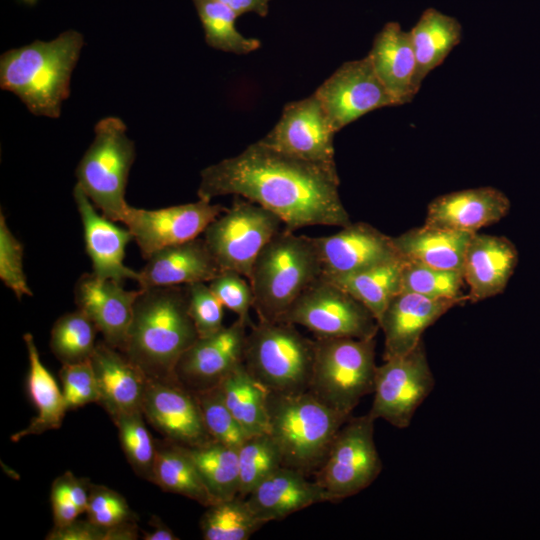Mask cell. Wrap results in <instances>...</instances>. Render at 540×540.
<instances>
[{"instance_id":"1","label":"cell","mask_w":540,"mask_h":540,"mask_svg":"<svg viewBox=\"0 0 540 540\" xmlns=\"http://www.w3.org/2000/svg\"><path fill=\"white\" fill-rule=\"evenodd\" d=\"M336 165L306 161L260 141L201 171L199 199L235 195L274 213L284 228L345 227L351 223L339 194Z\"/></svg>"},{"instance_id":"2","label":"cell","mask_w":540,"mask_h":540,"mask_svg":"<svg viewBox=\"0 0 540 540\" xmlns=\"http://www.w3.org/2000/svg\"><path fill=\"white\" fill-rule=\"evenodd\" d=\"M198 338L185 285L140 288L123 353L148 378L176 381L179 359Z\"/></svg>"},{"instance_id":"3","label":"cell","mask_w":540,"mask_h":540,"mask_svg":"<svg viewBox=\"0 0 540 540\" xmlns=\"http://www.w3.org/2000/svg\"><path fill=\"white\" fill-rule=\"evenodd\" d=\"M83 46V35L71 29L50 41L10 49L0 58V86L33 115L58 118Z\"/></svg>"},{"instance_id":"4","label":"cell","mask_w":540,"mask_h":540,"mask_svg":"<svg viewBox=\"0 0 540 540\" xmlns=\"http://www.w3.org/2000/svg\"><path fill=\"white\" fill-rule=\"evenodd\" d=\"M321 277L313 237L283 228L261 250L249 278L259 320L282 321L293 303Z\"/></svg>"},{"instance_id":"5","label":"cell","mask_w":540,"mask_h":540,"mask_svg":"<svg viewBox=\"0 0 540 540\" xmlns=\"http://www.w3.org/2000/svg\"><path fill=\"white\" fill-rule=\"evenodd\" d=\"M351 416L325 405L310 391L268 395L269 434L279 448L282 466L307 475L321 466Z\"/></svg>"},{"instance_id":"6","label":"cell","mask_w":540,"mask_h":540,"mask_svg":"<svg viewBox=\"0 0 540 540\" xmlns=\"http://www.w3.org/2000/svg\"><path fill=\"white\" fill-rule=\"evenodd\" d=\"M315 357V340L294 324L259 320L247 332L243 363L269 392L308 391Z\"/></svg>"},{"instance_id":"7","label":"cell","mask_w":540,"mask_h":540,"mask_svg":"<svg viewBox=\"0 0 540 540\" xmlns=\"http://www.w3.org/2000/svg\"><path fill=\"white\" fill-rule=\"evenodd\" d=\"M308 391L330 408L351 415L360 400L373 392L375 338L316 337Z\"/></svg>"},{"instance_id":"8","label":"cell","mask_w":540,"mask_h":540,"mask_svg":"<svg viewBox=\"0 0 540 540\" xmlns=\"http://www.w3.org/2000/svg\"><path fill=\"white\" fill-rule=\"evenodd\" d=\"M94 134L76 168V184L103 215L120 222L128 206L125 192L136 156L135 145L127 135L125 123L118 117L101 119L95 125Z\"/></svg>"},{"instance_id":"9","label":"cell","mask_w":540,"mask_h":540,"mask_svg":"<svg viewBox=\"0 0 540 540\" xmlns=\"http://www.w3.org/2000/svg\"><path fill=\"white\" fill-rule=\"evenodd\" d=\"M374 421L369 413L350 417L336 434L315 472L316 482L332 503L354 496L369 487L382 470L374 441Z\"/></svg>"},{"instance_id":"10","label":"cell","mask_w":540,"mask_h":540,"mask_svg":"<svg viewBox=\"0 0 540 540\" xmlns=\"http://www.w3.org/2000/svg\"><path fill=\"white\" fill-rule=\"evenodd\" d=\"M237 198L208 225L203 239L222 270L236 271L249 280L256 258L283 223L266 208Z\"/></svg>"},{"instance_id":"11","label":"cell","mask_w":540,"mask_h":540,"mask_svg":"<svg viewBox=\"0 0 540 540\" xmlns=\"http://www.w3.org/2000/svg\"><path fill=\"white\" fill-rule=\"evenodd\" d=\"M280 322L303 326L316 337L326 338H375L380 329L366 306L323 277L293 303Z\"/></svg>"},{"instance_id":"12","label":"cell","mask_w":540,"mask_h":540,"mask_svg":"<svg viewBox=\"0 0 540 540\" xmlns=\"http://www.w3.org/2000/svg\"><path fill=\"white\" fill-rule=\"evenodd\" d=\"M435 386L423 340L405 355L384 360L377 366L374 398L369 415L391 425L407 428Z\"/></svg>"},{"instance_id":"13","label":"cell","mask_w":540,"mask_h":540,"mask_svg":"<svg viewBox=\"0 0 540 540\" xmlns=\"http://www.w3.org/2000/svg\"><path fill=\"white\" fill-rule=\"evenodd\" d=\"M226 209L203 199L155 210L128 205L120 222L125 224L141 255L147 259L162 248L198 238Z\"/></svg>"},{"instance_id":"14","label":"cell","mask_w":540,"mask_h":540,"mask_svg":"<svg viewBox=\"0 0 540 540\" xmlns=\"http://www.w3.org/2000/svg\"><path fill=\"white\" fill-rule=\"evenodd\" d=\"M315 94L336 133L373 110L398 106L368 56L343 63Z\"/></svg>"},{"instance_id":"15","label":"cell","mask_w":540,"mask_h":540,"mask_svg":"<svg viewBox=\"0 0 540 540\" xmlns=\"http://www.w3.org/2000/svg\"><path fill=\"white\" fill-rule=\"evenodd\" d=\"M335 130L316 94L285 105L263 144L291 156L326 165H335Z\"/></svg>"},{"instance_id":"16","label":"cell","mask_w":540,"mask_h":540,"mask_svg":"<svg viewBox=\"0 0 540 540\" xmlns=\"http://www.w3.org/2000/svg\"><path fill=\"white\" fill-rule=\"evenodd\" d=\"M313 241L326 279L402 259L393 237L364 222H351L332 235L313 237Z\"/></svg>"},{"instance_id":"17","label":"cell","mask_w":540,"mask_h":540,"mask_svg":"<svg viewBox=\"0 0 540 540\" xmlns=\"http://www.w3.org/2000/svg\"><path fill=\"white\" fill-rule=\"evenodd\" d=\"M248 329L249 325L237 318L218 332L199 337L179 359L176 381L193 393L218 386L243 363Z\"/></svg>"},{"instance_id":"18","label":"cell","mask_w":540,"mask_h":540,"mask_svg":"<svg viewBox=\"0 0 540 540\" xmlns=\"http://www.w3.org/2000/svg\"><path fill=\"white\" fill-rule=\"evenodd\" d=\"M142 411L169 441L194 447L212 440L194 393L175 380L148 378Z\"/></svg>"},{"instance_id":"19","label":"cell","mask_w":540,"mask_h":540,"mask_svg":"<svg viewBox=\"0 0 540 540\" xmlns=\"http://www.w3.org/2000/svg\"><path fill=\"white\" fill-rule=\"evenodd\" d=\"M468 301V295L455 299H433L411 292L398 293L379 320L384 334L383 359L410 352L422 341V335L429 326L453 307Z\"/></svg>"},{"instance_id":"20","label":"cell","mask_w":540,"mask_h":540,"mask_svg":"<svg viewBox=\"0 0 540 540\" xmlns=\"http://www.w3.org/2000/svg\"><path fill=\"white\" fill-rule=\"evenodd\" d=\"M75 303L96 325L104 341L123 352L139 290H126L112 279L83 274L75 285Z\"/></svg>"},{"instance_id":"21","label":"cell","mask_w":540,"mask_h":540,"mask_svg":"<svg viewBox=\"0 0 540 540\" xmlns=\"http://www.w3.org/2000/svg\"><path fill=\"white\" fill-rule=\"evenodd\" d=\"M73 196L83 226L85 249L91 260L92 273L99 278L119 283L124 280L137 281L139 272L124 264L126 247L133 239L130 231L119 227L105 215H100L77 184Z\"/></svg>"},{"instance_id":"22","label":"cell","mask_w":540,"mask_h":540,"mask_svg":"<svg viewBox=\"0 0 540 540\" xmlns=\"http://www.w3.org/2000/svg\"><path fill=\"white\" fill-rule=\"evenodd\" d=\"M508 197L494 187H477L441 195L430 202L426 225L475 234L500 221L510 210Z\"/></svg>"},{"instance_id":"23","label":"cell","mask_w":540,"mask_h":540,"mask_svg":"<svg viewBox=\"0 0 540 540\" xmlns=\"http://www.w3.org/2000/svg\"><path fill=\"white\" fill-rule=\"evenodd\" d=\"M99 401L112 419L142 411L148 377L122 351L105 341L97 343L90 358Z\"/></svg>"},{"instance_id":"24","label":"cell","mask_w":540,"mask_h":540,"mask_svg":"<svg viewBox=\"0 0 540 540\" xmlns=\"http://www.w3.org/2000/svg\"><path fill=\"white\" fill-rule=\"evenodd\" d=\"M518 263L515 245L506 237L475 233L464 255L462 272L469 302L503 292Z\"/></svg>"},{"instance_id":"25","label":"cell","mask_w":540,"mask_h":540,"mask_svg":"<svg viewBox=\"0 0 540 540\" xmlns=\"http://www.w3.org/2000/svg\"><path fill=\"white\" fill-rule=\"evenodd\" d=\"M138 271L140 288L184 286L209 282L222 269L203 238L162 248Z\"/></svg>"},{"instance_id":"26","label":"cell","mask_w":540,"mask_h":540,"mask_svg":"<svg viewBox=\"0 0 540 540\" xmlns=\"http://www.w3.org/2000/svg\"><path fill=\"white\" fill-rule=\"evenodd\" d=\"M265 523L280 521L315 504L332 502L328 493L307 474L281 466L262 480L246 497Z\"/></svg>"},{"instance_id":"27","label":"cell","mask_w":540,"mask_h":540,"mask_svg":"<svg viewBox=\"0 0 540 540\" xmlns=\"http://www.w3.org/2000/svg\"><path fill=\"white\" fill-rule=\"evenodd\" d=\"M367 56L397 105L406 104L415 97L420 88L409 31H404L397 22L386 23L375 35Z\"/></svg>"},{"instance_id":"28","label":"cell","mask_w":540,"mask_h":540,"mask_svg":"<svg viewBox=\"0 0 540 540\" xmlns=\"http://www.w3.org/2000/svg\"><path fill=\"white\" fill-rule=\"evenodd\" d=\"M473 234L423 224L393 237L401 258L408 262L462 271L464 255Z\"/></svg>"},{"instance_id":"29","label":"cell","mask_w":540,"mask_h":540,"mask_svg":"<svg viewBox=\"0 0 540 540\" xmlns=\"http://www.w3.org/2000/svg\"><path fill=\"white\" fill-rule=\"evenodd\" d=\"M23 340L29 359L27 391L37 409V415L26 428L11 436L13 442L30 435L59 429L68 410L62 390L40 359L32 334L25 333Z\"/></svg>"},{"instance_id":"30","label":"cell","mask_w":540,"mask_h":540,"mask_svg":"<svg viewBox=\"0 0 540 540\" xmlns=\"http://www.w3.org/2000/svg\"><path fill=\"white\" fill-rule=\"evenodd\" d=\"M417 61L416 81L420 88L426 76L440 66L462 39V26L452 16L426 9L409 31Z\"/></svg>"},{"instance_id":"31","label":"cell","mask_w":540,"mask_h":540,"mask_svg":"<svg viewBox=\"0 0 540 540\" xmlns=\"http://www.w3.org/2000/svg\"><path fill=\"white\" fill-rule=\"evenodd\" d=\"M218 386L228 409L248 436L269 433V390L248 372L244 363Z\"/></svg>"},{"instance_id":"32","label":"cell","mask_w":540,"mask_h":540,"mask_svg":"<svg viewBox=\"0 0 540 540\" xmlns=\"http://www.w3.org/2000/svg\"><path fill=\"white\" fill-rule=\"evenodd\" d=\"M157 446L152 478L163 491L179 494L208 507L214 503L186 446L170 441Z\"/></svg>"},{"instance_id":"33","label":"cell","mask_w":540,"mask_h":540,"mask_svg":"<svg viewBox=\"0 0 540 540\" xmlns=\"http://www.w3.org/2000/svg\"><path fill=\"white\" fill-rule=\"evenodd\" d=\"M403 264V259L395 260L327 280L335 283L360 301L379 323L391 300L401 292Z\"/></svg>"},{"instance_id":"34","label":"cell","mask_w":540,"mask_h":540,"mask_svg":"<svg viewBox=\"0 0 540 540\" xmlns=\"http://www.w3.org/2000/svg\"><path fill=\"white\" fill-rule=\"evenodd\" d=\"M186 448L214 503L238 496L240 485L238 449L213 439Z\"/></svg>"},{"instance_id":"35","label":"cell","mask_w":540,"mask_h":540,"mask_svg":"<svg viewBox=\"0 0 540 540\" xmlns=\"http://www.w3.org/2000/svg\"><path fill=\"white\" fill-rule=\"evenodd\" d=\"M206 508L200 519L205 540H248L266 524L254 513L246 498L239 495Z\"/></svg>"},{"instance_id":"36","label":"cell","mask_w":540,"mask_h":540,"mask_svg":"<svg viewBox=\"0 0 540 540\" xmlns=\"http://www.w3.org/2000/svg\"><path fill=\"white\" fill-rule=\"evenodd\" d=\"M202 23L206 43L217 50L235 54H248L261 43L238 32L235 21L238 15L216 0H193Z\"/></svg>"},{"instance_id":"37","label":"cell","mask_w":540,"mask_h":540,"mask_svg":"<svg viewBox=\"0 0 540 540\" xmlns=\"http://www.w3.org/2000/svg\"><path fill=\"white\" fill-rule=\"evenodd\" d=\"M98 329L80 309L59 317L51 330L50 347L62 364L90 360Z\"/></svg>"},{"instance_id":"38","label":"cell","mask_w":540,"mask_h":540,"mask_svg":"<svg viewBox=\"0 0 540 540\" xmlns=\"http://www.w3.org/2000/svg\"><path fill=\"white\" fill-rule=\"evenodd\" d=\"M239 496L246 498L268 475L282 466L279 448L269 433L249 436L238 448Z\"/></svg>"},{"instance_id":"39","label":"cell","mask_w":540,"mask_h":540,"mask_svg":"<svg viewBox=\"0 0 540 540\" xmlns=\"http://www.w3.org/2000/svg\"><path fill=\"white\" fill-rule=\"evenodd\" d=\"M143 416V411H134L122 414L113 421L128 462L139 476L151 481L157 446Z\"/></svg>"},{"instance_id":"40","label":"cell","mask_w":540,"mask_h":540,"mask_svg":"<svg viewBox=\"0 0 540 540\" xmlns=\"http://www.w3.org/2000/svg\"><path fill=\"white\" fill-rule=\"evenodd\" d=\"M462 271L442 270L404 260L401 292H411L433 299L461 297L464 283Z\"/></svg>"},{"instance_id":"41","label":"cell","mask_w":540,"mask_h":540,"mask_svg":"<svg viewBox=\"0 0 540 540\" xmlns=\"http://www.w3.org/2000/svg\"><path fill=\"white\" fill-rule=\"evenodd\" d=\"M194 395L211 438L238 449L249 436L228 409L219 386L194 392Z\"/></svg>"},{"instance_id":"42","label":"cell","mask_w":540,"mask_h":540,"mask_svg":"<svg viewBox=\"0 0 540 540\" xmlns=\"http://www.w3.org/2000/svg\"><path fill=\"white\" fill-rule=\"evenodd\" d=\"M0 279L15 296H32L23 268V245L9 229L6 218L0 214Z\"/></svg>"},{"instance_id":"43","label":"cell","mask_w":540,"mask_h":540,"mask_svg":"<svg viewBox=\"0 0 540 540\" xmlns=\"http://www.w3.org/2000/svg\"><path fill=\"white\" fill-rule=\"evenodd\" d=\"M189 315L199 337L210 336L221 330L224 306L211 290L207 282L185 285Z\"/></svg>"},{"instance_id":"44","label":"cell","mask_w":540,"mask_h":540,"mask_svg":"<svg viewBox=\"0 0 540 540\" xmlns=\"http://www.w3.org/2000/svg\"><path fill=\"white\" fill-rule=\"evenodd\" d=\"M207 283L225 308L235 313L249 327L253 324L249 311L253 308L254 295L245 276L233 270H221Z\"/></svg>"},{"instance_id":"45","label":"cell","mask_w":540,"mask_h":540,"mask_svg":"<svg viewBox=\"0 0 540 540\" xmlns=\"http://www.w3.org/2000/svg\"><path fill=\"white\" fill-rule=\"evenodd\" d=\"M59 375L68 410L99 401L97 381L90 360L62 364Z\"/></svg>"},{"instance_id":"46","label":"cell","mask_w":540,"mask_h":540,"mask_svg":"<svg viewBox=\"0 0 540 540\" xmlns=\"http://www.w3.org/2000/svg\"><path fill=\"white\" fill-rule=\"evenodd\" d=\"M87 519L105 527L135 521L126 499L115 490L103 485L90 486Z\"/></svg>"},{"instance_id":"47","label":"cell","mask_w":540,"mask_h":540,"mask_svg":"<svg viewBox=\"0 0 540 540\" xmlns=\"http://www.w3.org/2000/svg\"><path fill=\"white\" fill-rule=\"evenodd\" d=\"M137 538L138 527L135 521L105 527L89 519H76L64 526H54L45 537L46 540H135Z\"/></svg>"},{"instance_id":"48","label":"cell","mask_w":540,"mask_h":540,"mask_svg":"<svg viewBox=\"0 0 540 540\" xmlns=\"http://www.w3.org/2000/svg\"><path fill=\"white\" fill-rule=\"evenodd\" d=\"M51 504L54 526L67 525L82 514L79 508L72 502L58 478H56L52 484Z\"/></svg>"},{"instance_id":"49","label":"cell","mask_w":540,"mask_h":540,"mask_svg":"<svg viewBox=\"0 0 540 540\" xmlns=\"http://www.w3.org/2000/svg\"><path fill=\"white\" fill-rule=\"evenodd\" d=\"M72 502L81 513L86 512L91 483L84 478L74 476L70 471L58 477Z\"/></svg>"},{"instance_id":"50","label":"cell","mask_w":540,"mask_h":540,"mask_svg":"<svg viewBox=\"0 0 540 540\" xmlns=\"http://www.w3.org/2000/svg\"><path fill=\"white\" fill-rule=\"evenodd\" d=\"M231 8L238 16L244 13H256L265 17L269 11L271 0H216Z\"/></svg>"},{"instance_id":"51","label":"cell","mask_w":540,"mask_h":540,"mask_svg":"<svg viewBox=\"0 0 540 540\" xmlns=\"http://www.w3.org/2000/svg\"><path fill=\"white\" fill-rule=\"evenodd\" d=\"M153 522L154 529L151 532L144 533V540H179V537L160 520H153Z\"/></svg>"}]
</instances>
